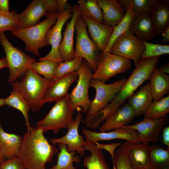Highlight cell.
<instances>
[{
  "mask_svg": "<svg viewBox=\"0 0 169 169\" xmlns=\"http://www.w3.org/2000/svg\"><path fill=\"white\" fill-rule=\"evenodd\" d=\"M59 150L49 143L41 130L32 127L23 137L17 156L25 169H46V163L52 162Z\"/></svg>",
  "mask_w": 169,
  "mask_h": 169,
  "instance_id": "1",
  "label": "cell"
},
{
  "mask_svg": "<svg viewBox=\"0 0 169 169\" xmlns=\"http://www.w3.org/2000/svg\"><path fill=\"white\" fill-rule=\"evenodd\" d=\"M160 57L141 59L119 92L100 113L105 119L113 114L142 83L149 80Z\"/></svg>",
  "mask_w": 169,
  "mask_h": 169,
  "instance_id": "2",
  "label": "cell"
},
{
  "mask_svg": "<svg viewBox=\"0 0 169 169\" xmlns=\"http://www.w3.org/2000/svg\"><path fill=\"white\" fill-rule=\"evenodd\" d=\"M59 14L57 11L48 13L45 15L46 18L41 22L28 28L17 29L11 32V33L24 42L26 51L39 57V48L49 45L47 34L55 24Z\"/></svg>",
  "mask_w": 169,
  "mask_h": 169,
  "instance_id": "3",
  "label": "cell"
},
{
  "mask_svg": "<svg viewBox=\"0 0 169 169\" xmlns=\"http://www.w3.org/2000/svg\"><path fill=\"white\" fill-rule=\"evenodd\" d=\"M47 79L29 68L20 80L11 83L13 89L19 92L29 104L33 112L42 107L41 102L44 93L53 81Z\"/></svg>",
  "mask_w": 169,
  "mask_h": 169,
  "instance_id": "4",
  "label": "cell"
},
{
  "mask_svg": "<svg viewBox=\"0 0 169 169\" xmlns=\"http://www.w3.org/2000/svg\"><path fill=\"white\" fill-rule=\"evenodd\" d=\"M69 94L55 102L45 117L37 122V127L44 133L51 131L55 134L61 129H68L74 121V111L70 103Z\"/></svg>",
  "mask_w": 169,
  "mask_h": 169,
  "instance_id": "5",
  "label": "cell"
},
{
  "mask_svg": "<svg viewBox=\"0 0 169 169\" xmlns=\"http://www.w3.org/2000/svg\"><path fill=\"white\" fill-rule=\"evenodd\" d=\"M0 43L5 51L9 74L8 81L10 83L23 77L36 59L13 46L4 32L0 33Z\"/></svg>",
  "mask_w": 169,
  "mask_h": 169,
  "instance_id": "6",
  "label": "cell"
},
{
  "mask_svg": "<svg viewBox=\"0 0 169 169\" xmlns=\"http://www.w3.org/2000/svg\"><path fill=\"white\" fill-rule=\"evenodd\" d=\"M87 62L83 59L81 65L77 71V82L73 89L69 98L74 111L87 113L90 106L89 90L93 73Z\"/></svg>",
  "mask_w": 169,
  "mask_h": 169,
  "instance_id": "7",
  "label": "cell"
},
{
  "mask_svg": "<svg viewBox=\"0 0 169 169\" xmlns=\"http://www.w3.org/2000/svg\"><path fill=\"white\" fill-rule=\"evenodd\" d=\"M75 29L76 41L74 58L81 57L85 59L94 73L97 68L98 59L100 54L99 50L90 38L87 33L86 23L80 15L76 20Z\"/></svg>",
  "mask_w": 169,
  "mask_h": 169,
  "instance_id": "8",
  "label": "cell"
},
{
  "mask_svg": "<svg viewBox=\"0 0 169 169\" xmlns=\"http://www.w3.org/2000/svg\"><path fill=\"white\" fill-rule=\"evenodd\" d=\"M126 79L123 78L112 83L107 84L105 82L92 79L90 86L95 89L94 99L91 101L90 109L87 113L84 123L91 119L98 112L106 107L119 92Z\"/></svg>",
  "mask_w": 169,
  "mask_h": 169,
  "instance_id": "9",
  "label": "cell"
},
{
  "mask_svg": "<svg viewBox=\"0 0 169 169\" xmlns=\"http://www.w3.org/2000/svg\"><path fill=\"white\" fill-rule=\"evenodd\" d=\"M130 59L108 52L100 54L92 79L104 82L116 75L124 73L131 68Z\"/></svg>",
  "mask_w": 169,
  "mask_h": 169,
  "instance_id": "10",
  "label": "cell"
},
{
  "mask_svg": "<svg viewBox=\"0 0 169 169\" xmlns=\"http://www.w3.org/2000/svg\"><path fill=\"white\" fill-rule=\"evenodd\" d=\"M144 50L142 41L128 30L116 40L109 52L132 60L136 66Z\"/></svg>",
  "mask_w": 169,
  "mask_h": 169,
  "instance_id": "11",
  "label": "cell"
},
{
  "mask_svg": "<svg viewBox=\"0 0 169 169\" xmlns=\"http://www.w3.org/2000/svg\"><path fill=\"white\" fill-rule=\"evenodd\" d=\"M72 7L68 3L65 9L58 16L55 24L48 31L46 37L51 50L45 56L39 58V61L48 59L61 63L64 61L59 52V48L62 39V31L66 21L71 17Z\"/></svg>",
  "mask_w": 169,
  "mask_h": 169,
  "instance_id": "12",
  "label": "cell"
},
{
  "mask_svg": "<svg viewBox=\"0 0 169 169\" xmlns=\"http://www.w3.org/2000/svg\"><path fill=\"white\" fill-rule=\"evenodd\" d=\"M83 115L81 111L77 112L74 121L68 128L67 133L64 136L58 138H53L50 141L53 145L63 143L67 146L68 151L76 152L80 156H83L85 153L84 149L85 141L84 137L80 135L78 128L82 120Z\"/></svg>",
  "mask_w": 169,
  "mask_h": 169,
  "instance_id": "13",
  "label": "cell"
},
{
  "mask_svg": "<svg viewBox=\"0 0 169 169\" xmlns=\"http://www.w3.org/2000/svg\"><path fill=\"white\" fill-rule=\"evenodd\" d=\"M149 144L125 141L119 147L126 154L134 169L151 168L149 158Z\"/></svg>",
  "mask_w": 169,
  "mask_h": 169,
  "instance_id": "14",
  "label": "cell"
},
{
  "mask_svg": "<svg viewBox=\"0 0 169 169\" xmlns=\"http://www.w3.org/2000/svg\"><path fill=\"white\" fill-rule=\"evenodd\" d=\"M167 122L166 117L155 120L144 119L142 121L125 126L134 129L138 132L140 142L149 144L150 142H156Z\"/></svg>",
  "mask_w": 169,
  "mask_h": 169,
  "instance_id": "15",
  "label": "cell"
},
{
  "mask_svg": "<svg viewBox=\"0 0 169 169\" xmlns=\"http://www.w3.org/2000/svg\"><path fill=\"white\" fill-rule=\"evenodd\" d=\"M85 138L95 143L101 141L116 139L132 142H140L138 134L135 130L125 126L109 132H94L83 127L82 130Z\"/></svg>",
  "mask_w": 169,
  "mask_h": 169,
  "instance_id": "16",
  "label": "cell"
},
{
  "mask_svg": "<svg viewBox=\"0 0 169 169\" xmlns=\"http://www.w3.org/2000/svg\"><path fill=\"white\" fill-rule=\"evenodd\" d=\"M78 77L76 71L53 81L44 93L41 102L42 105L46 103L55 102L66 95L69 87L77 80Z\"/></svg>",
  "mask_w": 169,
  "mask_h": 169,
  "instance_id": "17",
  "label": "cell"
},
{
  "mask_svg": "<svg viewBox=\"0 0 169 169\" xmlns=\"http://www.w3.org/2000/svg\"><path fill=\"white\" fill-rule=\"evenodd\" d=\"M71 18L67 23L64 32V36L60 44L59 52L64 61H69L74 57L75 49L74 48V35L76 20L80 15L78 6L74 4L73 7Z\"/></svg>",
  "mask_w": 169,
  "mask_h": 169,
  "instance_id": "18",
  "label": "cell"
},
{
  "mask_svg": "<svg viewBox=\"0 0 169 169\" xmlns=\"http://www.w3.org/2000/svg\"><path fill=\"white\" fill-rule=\"evenodd\" d=\"M48 10L45 0H34L21 13L18 14V28H24L38 23Z\"/></svg>",
  "mask_w": 169,
  "mask_h": 169,
  "instance_id": "19",
  "label": "cell"
},
{
  "mask_svg": "<svg viewBox=\"0 0 169 169\" xmlns=\"http://www.w3.org/2000/svg\"><path fill=\"white\" fill-rule=\"evenodd\" d=\"M129 30L142 41L148 42L156 35L150 13L134 15Z\"/></svg>",
  "mask_w": 169,
  "mask_h": 169,
  "instance_id": "20",
  "label": "cell"
},
{
  "mask_svg": "<svg viewBox=\"0 0 169 169\" xmlns=\"http://www.w3.org/2000/svg\"><path fill=\"white\" fill-rule=\"evenodd\" d=\"M135 116V112L128 103H124L99 127L100 132L115 130L127 125Z\"/></svg>",
  "mask_w": 169,
  "mask_h": 169,
  "instance_id": "21",
  "label": "cell"
},
{
  "mask_svg": "<svg viewBox=\"0 0 169 169\" xmlns=\"http://www.w3.org/2000/svg\"><path fill=\"white\" fill-rule=\"evenodd\" d=\"M84 19L91 39L102 52L112 34L114 28L81 16Z\"/></svg>",
  "mask_w": 169,
  "mask_h": 169,
  "instance_id": "22",
  "label": "cell"
},
{
  "mask_svg": "<svg viewBox=\"0 0 169 169\" xmlns=\"http://www.w3.org/2000/svg\"><path fill=\"white\" fill-rule=\"evenodd\" d=\"M103 13L104 24L114 28L123 19L125 10L119 0H97Z\"/></svg>",
  "mask_w": 169,
  "mask_h": 169,
  "instance_id": "23",
  "label": "cell"
},
{
  "mask_svg": "<svg viewBox=\"0 0 169 169\" xmlns=\"http://www.w3.org/2000/svg\"><path fill=\"white\" fill-rule=\"evenodd\" d=\"M155 34L161 36L165 28L169 26V2L156 0L150 13Z\"/></svg>",
  "mask_w": 169,
  "mask_h": 169,
  "instance_id": "24",
  "label": "cell"
},
{
  "mask_svg": "<svg viewBox=\"0 0 169 169\" xmlns=\"http://www.w3.org/2000/svg\"><path fill=\"white\" fill-rule=\"evenodd\" d=\"M128 99V103L134 111L135 116L144 114L153 100L149 82L142 86Z\"/></svg>",
  "mask_w": 169,
  "mask_h": 169,
  "instance_id": "25",
  "label": "cell"
},
{
  "mask_svg": "<svg viewBox=\"0 0 169 169\" xmlns=\"http://www.w3.org/2000/svg\"><path fill=\"white\" fill-rule=\"evenodd\" d=\"M149 80L153 100H158L163 98L169 91V76L161 72L156 67Z\"/></svg>",
  "mask_w": 169,
  "mask_h": 169,
  "instance_id": "26",
  "label": "cell"
},
{
  "mask_svg": "<svg viewBox=\"0 0 169 169\" xmlns=\"http://www.w3.org/2000/svg\"><path fill=\"white\" fill-rule=\"evenodd\" d=\"M22 138L20 135L5 131L0 123V146L6 160L17 156Z\"/></svg>",
  "mask_w": 169,
  "mask_h": 169,
  "instance_id": "27",
  "label": "cell"
},
{
  "mask_svg": "<svg viewBox=\"0 0 169 169\" xmlns=\"http://www.w3.org/2000/svg\"><path fill=\"white\" fill-rule=\"evenodd\" d=\"M85 139L84 149L89 151L91 156L84 157V166L87 169H110L104 156L103 149L97 147L95 143Z\"/></svg>",
  "mask_w": 169,
  "mask_h": 169,
  "instance_id": "28",
  "label": "cell"
},
{
  "mask_svg": "<svg viewBox=\"0 0 169 169\" xmlns=\"http://www.w3.org/2000/svg\"><path fill=\"white\" fill-rule=\"evenodd\" d=\"M4 100L5 105L21 112L25 119L27 131H29L32 128L29 122L28 114L31 108L27 100L19 92L13 89L9 96L4 99Z\"/></svg>",
  "mask_w": 169,
  "mask_h": 169,
  "instance_id": "29",
  "label": "cell"
},
{
  "mask_svg": "<svg viewBox=\"0 0 169 169\" xmlns=\"http://www.w3.org/2000/svg\"><path fill=\"white\" fill-rule=\"evenodd\" d=\"M77 3L81 16L103 23V12L97 0H79Z\"/></svg>",
  "mask_w": 169,
  "mask_h": 169,
  "instance_id": "30",
  "label": "cell"
},
{
  "mask_svg": "<svg viewBox=\"0 0 169 169\" xmlns=\"http://www.w3.org/2000/svg\"><path fill=\"white\" fill-rule=\"evenodd\" d=\"M59 151L58 152L56 164L49 169H76L73 163H79L80 158L75 155L76 152H70L67 149V146L63 143H59Z\"/></svg>",
  "mask_w": 169,
  "mask_h": 169,
  "instance_id": "31",
  "label": "cell"
},
{
  "mask_svg": "<svg viewBox=\"0 0 169 169\" xmlns=\"http://www.w3.org/2000/svg\"><path fill=\"white\" fill-rule=\"evenodd\" d=\"M169 112V96L152 101L145 112L144 119L155 120L166 117Z\"/></svg>",
  "mask_w": 169,
  "mask_h": 169,
  "instance_id": "32",
  "label": "cell"
},
{
  "mask_svg": "<svg viewBox=\"0 0 169 169\" xmlns=\"http://www.w3.org/2000/svg\"><path fill=\"white\" fill-rule=\"evenodd\" d=\"M149 158L151 168L169 167V150L164 149L157 145L151 146Z\"/></svg>",
  "mask_w": 169,
  "mask_h": 169,
  "instance_id": "33",
  "label": "cell"
},
{
  "mask_svg": "<svg viewBox=\"0 0 169 169\" xmlns=\"http://www.w3.org/2000/svg\"><path fill=\"white\" fill-rule=\"evenodd\" d=\"M35 62L30 68L35 72L49 80L53 81L55 78L57 67L59 63L51 60H44Z\"/></svg>",
  "mask_w": 169,
  "mask_h": 169,
  "instance_id": "34",
  "label": "cell"
},
{
  "mask_svg": "<svg viewBox=\"0 0 169 169\" xmlns=\"http://www.w3.org/2000/svg\"><path fill=\"white\" fill-rule=\"evenodd\" d=\"M134 14L130 8L125 10V13L123 19L114 28L112 34L104 50L102 52H109L114 42L123 33L129 30V26Z\"/></svg>",
  "mask_w": 169,
  "mask_h": 169,
  "instance_id": "35",
  "label": "cell"
},
{
  "mask_svg": "<svg viewBox=\"0 0 169 169\" xmlns=\"http://www.w3.org/2000/svg\"><path fill=\"white\" fill-rule=\"evenodd\" d=\"M126 9L130 8L134 15L149 13L156 0H119Z\"/></svg>",
  "mask_w": 169,
  "mask_h": 169,
  "instance_id": "36",
  "label": "cell"
},
{
  "mask_svg": "<svg viewBox=\"0 0 169 169\" xmlns=\"http://www.w3.org/2000/svg\"><path fill=\"white\" fill-rule=\"evenodd\" d=\"M83 59L81 57H76L69 61H65L59 63L57 67L53 81L66 75L76 71L79 68Z\"/></svg>",
  "mask_w": 169,
  "mask_h": 169,
  "instance_id": "37",
  "label": "cell"
},
{
  "mask_svg": "<svg viewBox=\"0 0 169 169\" xmlns=\"http://www.w3.org/2000/svg\"><path fill=\"white\" fill-rule=\"evenodd\" d=\"M145 46L144 52L141 59L152 58L169 54V45L154 44L142 41Z\"/></svg>",
  "mask_w": 169,
  "mask_h": 169,
  "instance_id": "38",
  "label": "cell"
},
{
  "mask_svg": "<svg viewBox=\"0 0 169 169\" xmlns=\"http://www.w3.org/2000/svg\"><path fill=\"white\" fill-rule=\"evenodd\" d=\"M18 14L14 10L6 14L0 13V33L5 31L11 32L18 28Z\"/></svg>",
  "mask_w": 169,
  "mask_h": 169,
  "instance_id": "39",
  "label": "cell"
},
{
  "mask_svg": "<svg viewBox=\"0 0 169 169\" xmlns=\"http://www.w3.org/2000/svg\"><path fill=\"white\" fill-rule=\"evenodd\" d=\"M114 160L116 169H134L126 154L119 147L115 152Z\"/></svg>",
  "mask_w": 169,
  "mask_h": 169,
  "instance_id": "40",
  "label": "cell"
},
{
  "mask_svg": "<svg viewBox=\"0 0 169 169\" xmlns=\"http://www.w3.org/2000/svg\"><path fill=\"white\" fill-rule=\"evenodd\" d=\"M0 169H25L17 156L6 160L0 165Z\"/></svg>",
  "mask_w": 169,
  "mask_h": 169,
  "instance_id": "41",
  "label": "cell"
},
{
  "mask_svg": "<svg viewBox=\"0 0 169 169\" xmlns=\"http://www.w3.org/2000/svg\"><path fill=\"white\" fill-rule=\"evenodd\" d=\"M122 142L114 143L110 144H100L98 142L95 143L96 146L97 147L105 149L107 151L110 153L113 164V168L114 169H116L114 160V153L116 148L120 146L122 144Z\"/></svg>",
  "mask_w": 169,
  "mask_h": 169,
  "instance_id": "42",
  "label": "cell"
},
{
  "mask_svg": "<svg viewBox=\"0 0 169 169\" xmlns=\"http://www.w3.org/2000/svg\"><path fill=\"white\" fill-rule=\"evenodd\" d=\"M47 6L48 13H52L57 11V0H45Z\"/></svg>",
  "mask_w": 169,
  "mask_h": 169,
  "instance_id": "43",
  "label": "cell"
},
{
  "mask_svg": "<svg viewBox=\"0 0 169 169\" xmlns=\"http://www.w3.org/2000/svg\"><path fill=\"white\" fill-rule=\"evenodd\" d=\"M162 140L163 144L169 150V126L164 127L162 130Z\"/></svg>",
  "mask_w": 169,
  "mask_h": 169,
  "instance_id": "44",
  "label": "cell"
},
{
  "mask_svg": "<svg viewBox=\"0 0 169 169\" xmlns=\"http://www.w3.org/2000/svg\"><path fill=\"white\" fill-rule=\"evenodd\" d=\"M9 11V1L0 0V13L6 14L10 13Z\"/></svg>",
  "mask_w": 169,
  "mask_h": 169,
  "instance_id": "45",
  "label": "cell"
},
{
  "mask_svg": "<svg viewBox=\"0 0 169 169\" xmlns=\"http://www.w3.org/2000/svg\"><path fill=\"white\" fill-rule=\"evenodd\" d=\"M67 0H57L58 10L59 14L62 13L65 9L68 3Z\"/></svg>",
  "mask_w": 169,
  "mask_h": 169,
  "instance_id": "46",
  "label": "cell"
},
{
  "mask_svg": "<svg viewBox=\"0 0 169 169\" xmlns=\"http://www.w3.org/2000/svg\"><path fill=\"white\" fill-rule=\"evenodd\" d=\"M161 36L162 39L161 43H163L169 41V26L166 27L162 33Z\"/></svg>",
  "mask_w": 169,
  "mask_h": 169,
  "instance_id": "47",
  "label": "cell"
},
{
  "mask_svg": "<svg viewBox=\"0 0 169 169\" xmlns=\"http://www.w3.org/2000/svg\"><path fill=\"white\" fill-rule=\"evenodd\" d=\"M160 70L163 73L168 74L169 73V64L167 62L162 65L160 68Z\"/></svg>",
  "mask_w": 169,
  "mask_h": 169,
  "instance_id": "48",
  "label": "cell"
},
{
  "mask_svg": "<svg viewBox=\"0 0 169 169\" xmlns=\"http://www.w3.org/2000/svg\"><path fill=\"white\" fill-rule=\"evenodd\" d=\"M8 68V63L5 57L0 59V69Z\"/></svg>",
  "mask_w": 169,
  "mask_h": 169,
  "instance_id": "49",
  "label": "cell"
},
{
  "mask_svg": "<svg viewBox=\"0 0 169 169\" xmlns=\"http://www.w3.org/2000/svg\"><path fill=\"white\" fill-rule=\"evenodd\" d=\"M5 160L0 146V165Z\"/></svg>",
  "mask_w": 169,
  "mask_h": 169,
  "instance_id": "50",
  "label": "cell"
},
{
  "mask_svg": "<svg viewBox=\"0 0 169 169\" xmlns=\"http://www.w3.org/2000/svg\"><path fill=\"white\" fill-rule=\"evenodd\" d=\"M5 105L4 99L0 98V107L4 106Z\"/></svg>",
  "mask_w": 169,
  "mask_h": 169,
  "instance_id": "51",
  "label": "cell"
},
{
  "mask_svg": "<svg viewBox=\"0 0 169 169\" xmlns=\"http://www.w3.org/2000/svg\"><path fill=\"white\" fill-rule=\"evenodd\" d=\"M148 169H169V167L163 168H161V169H154L152 168H150Z\"/></svg>",
  "mask_w": 169,
  "mask_h": 169,
  "instance_id": "52",
  "label": "cell"
}]
</instances>
